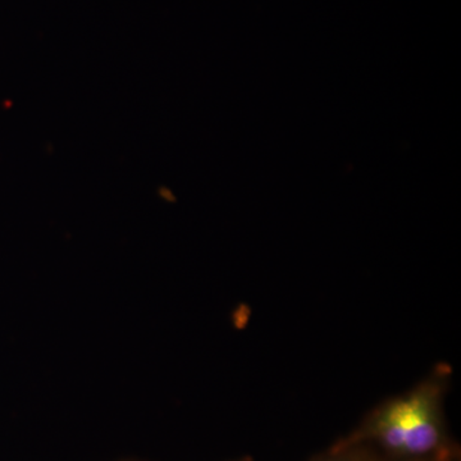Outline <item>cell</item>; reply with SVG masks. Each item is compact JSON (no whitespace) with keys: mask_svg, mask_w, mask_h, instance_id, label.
Instances as JSON below:
<instances>
[{"mask_svg":"<svg viewBox=\"0 0 461 461\" xmlns=\"http://www.w3.org/2000/svg\"><path fill=\"white\" fill-rule=\"evenodd\" d=\"M451 378L450 366L441 364L411 390L379 403L333 445H368L391 460L459 461L445 411Z\"/></svg>","mask_w":461,"mask_h":461,"instance_id":"cell-1","label":"cell"},{"mask_svg":"<svg viewBox=\"0 0 461 461\" xmlns=\"http://www.w3.org/2000/svg\"><path fill=\"white\" fill-rule=\"evenodd\" d=\"M377 456L379 455L368 445H332L312 461H371Z\"/></svg>","mask_w":461,"mask_h":461,"instance_id":"cell-2","label":"cell"},{"mask_svg":"<svg viewBox=\"0 0 461 461\" xmlns=\"http://www.w3.org/2000/svg\"><path fill=\"white\" fill-rule=\"evenodd\" d=\"M371 461H444V460H391L386 459V457L377 456L375 459H373Z\"/></svg>","mask_w":461,"mask_h":461,"instance_id":"cell-3","label":"cell"},{"mask_svg":"<svg viewBox=\"0 0 461 461\" xmlns=\"http://www.w3.org/2000/svg\"><path fill=\"white\" fill-rule=\"evenodd\" d=\"M230 461H254V459L253 457L249 456V455H247V456L238 457V459H233Z\"/></svg>","mask_w":461,"mask_h":461,"instance_id":"cell-4","label":"cell"},{"mask_svg":"<svg viewBox=\"0 0 461 461\" xmlns=\"http://www.w3.org/2000/svg\"><path fill=\"white\" fill-rule=\"evenodd\" d=\"M127 461H139V460H127Z\"/></svg>","mask_w":461,"mask_h":461,"instance_id":"cell-5","label":"cell"}]
</instances>
